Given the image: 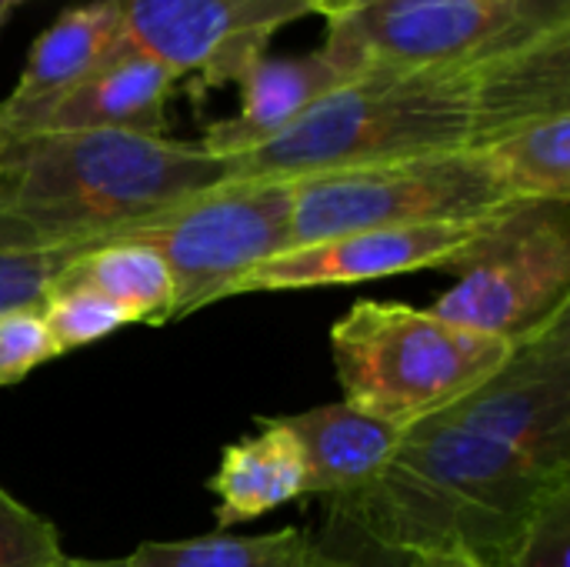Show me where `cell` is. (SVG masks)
I'll return each mask as SVG.
<instances>
[{"label":"cell","mask_w":570,"mask_h":567,"mask_svg":"<svg viewBox=\"0 0 570 567\" xmlns=\"http://www.w3.org/2000/svg\"><path fill=\"white\" fill-rule=\"evenodd\" d=\"M230 160L200 140L37 130L0 144V251L94 247L207 187Z\"/></svg>","instance_id":"6da1fadb"},{"label":"cell","mask_w":570,"mask_h":567,"mask_svg":"<svg viewBox=\"0 0 570 567\" xmlns=\"http://www.w3.org/2000/svg\"><path fill=\"white\" fill-rule=\"evenodd\" d=\"M554 481L518 451L431 418L404 431L374 485L327 505V518L401 558L468 551L501 567Z\"/></svg>","instance_id":"7a4b0ae2"},{"label":"cell","mask_w":570,"mask_h":567,"mask_svg":"<svg viewBox=\"0 0 570 567\" xmlns=\"http://www.w3.org/2000/svg\"><path fill=\"white\" fill-rule=\"evenodd\" d=\"M478 63L444 70L367 67L271 144L230 160V180L307 174L474 147Z\"/></svg>","instance_id":"3957f363"},{"label":"cell","mask_w":570,"mask_h":567,"mask_svg":"<svg viewBox=\"0 0 570 567\" xmlns=\"http://www.w3.org/2000/svg\"><path fill=\"white\" fill-rule=\"evenodd\" d=\"M514 344L448 324L431 307L361 301L331 328L344 401L407 431L481 388Z\"/></svg>","instance_id":"277c9868"},{"label":"cell","mask_w":570,"mask_h":567,"mask_svg":"<svg viewBox=\"0 0 570 567\" xmlns=\"http://www.w3.org/2000/svg\"><path fill=\"white\" fill-rule=\"evenodd\" d=\"M291 184V247L371 227L481 221L521 204H538L518 201L481 150L324 170Z\"/></svg>","instance_id":"5b68a950"},{"label":"cell","mask_w":570,"mask_h":567,"mask_svg":"<svg viewBox=\"0 0 570 567\" xmlns=\"http://www.w3.org/2000/svg\"><path fill=\"white\" fill-rule=\"evenodd\" d=\"M327 43L364 67H474L570 23L568 0H321Z\"/></svg>","instance_id":"8992f818"},{"label":"cell","mask_w":570,"mask_h":567,"mask_svg":"<svg viewBox=\"0 0 570 567\" xmlns=\"http://www.w3.org/2000/svg\"><path fill=\"white\" fill-rule=\"evenodd\" d=\"M291 180H224L107 241H137L167 261L177 291L170 324H177L234 297L254 267L291 251Z\"/></svg>","instance_id":"52a82bcc"},{"label":"cell","mask_w":570,"mask_h":567,"mask_svg":"<svg viewBox=\"0 0 570 567\" xmlns=\"http://www.w3.org/2000/svg\"><path fill=\"white\" fill-rule=\"evenodd\" d=\"M448 324L518 344L570 311L568 204L518 207L431 304Z\"/></svg>","instance_id":"ba28073f"},{"label":"cell","mask_w":570,"mask_h":567,"mask_svg":"<svg viewBox=\"0 0 570 567\" xmlns=\"http://www.w3.org/2000/svg\"><path fill=\"white\" fill-rule=\"evenodd\" d=\"M438 421L518 451L544 478H570V311L518 341L504 364Z\"/></svg>","instance_id":"9c48e42d"},{"label":"cell","mask_w":570,"mask_h":567,"mask_svg":"<svg viewBox=\"0 0 570 567\" xmlns=\"http://www.w3.org/2000/svg\"><path fill=\"white\" fill-rule=\"evenodd\" d=\"M524 207V204H521ZM518 207L454 224H411V227H371L354 234H337L304 247H291L261 267H254L237 287L240 294L261 291H307V287H337L364 284L397 274H417L431 267H461Z\"/></svg>","instance_id":"30bf717a"},{"label":"cell","mask_w":570,"mask_h":567,"mask_svg":"<svg viewBox=\"0 0 570 567\" xmlns=\"http://www.w3.org/2000/svg\"><path fill=\"white\" fill-rule=\"evenodd\" d=\"M127 43L207 94L267 53L271 37L294 17L271 0H114Z\"/></svg>","instance_id":"8fae6325"},{"label":"cell","mask_w":570,"mask_h":567,"mask_svg":"<svg viewBox=\"0 0 570 567\" xmlns=\"http://www.w3.org/2000/svg\"><path fill=\"white\" fill-rule=\"evenodd\" d=\"M364 70L367 67L361 60L327 40L317 50L297 57L264 53L237 77V110L214 120L204 130L200 147L214 157H240L247 150H257L294 127L317 100Z\"/></svg>","instance_id":"7c38bea8"},{"label":"cell","mask_w":570,"mask_h":567,"mask_svg":"<svg viewBox=\"0 0 570 567\" xmlns=\"http://www.w3.org/2000/svg\"><path fill=\"white\" fill-rule=\"evenodd\" d=\"M177 74L154 57L127 47L77 87L63 90L13 134L37 130H124V134H167V104L177 90ZM7 134V137H13Z\"/></svg>","instance_id":"4fadbf2b"},{"label":"cell","mask_w":570,"mask_h":567,"mask_svg":"<svg viewBox=\"0 0 570 567\" xmlns=\"http://www.w3.org/2000/svg\"><path fill=\"white\" fill-rule=\"evenodd\" d=\"M127 33L114 0H90L63 10L33 43L17 77V87L0 100L3 134H13L23 120L77 87L97 67L124 53Z\"/></svg>","instance_id":"5bb4252c"},{"label":"cell","mask_w":570,"mask_h":567,"mask_svg":"<svg viewBox=\"0 0 570 567\" xmlns=\"http://www.w3.org/2000/svg\"><path fill=\"white\" fill-rule=\"evenodd\" d=\"M281 424L297 438L304 454V498L341 505L361 495L394 458L404 431L347 404H317L284 414Z\"/></svg>","instance_id":"9a60e30c"},{"label":"cell","mask_w":570,"mask_h":567,"mask_svg":"<svg viewBox=\"0 0 570 567\" xmlns=\"http://www.w3.org/2000/svg\"><path fill=\"white\" fill-rule=\"evenodd\" d=\"M474 147L534 120L570 114V23L478 63Z\"/></svg>","instance_id":"2e32d148"},{"label":"cell","mask_w":570,"mask_h":567,"mask_svg":"<svg viewBox=\"0 0 570 567\" xmlns=\"http://www.w3.org/2000/svg\"><path fill=\"white\" fill-rule=\"evenodd\" d=\"M304 454L281 418H257V434L224 448L207 491L217 498V528L247 525L267 511L304 498Z\"/></svg>","instance_id":"e0dca14e"},{"label":"cell","mask_w":570,"mask_h":567,"mask_svg":"<svg viewBox=\"0 0 570 567\" xmlns=\"http://www.w3.org/2000/svg\"><path fill=\"white\" fill-rule=\"evenodd\" d=\"M124 561L127 567H354L337 535L324 531L317 538L304 528H281L254 538L217 531L180 541H144Z\"/></svg>","instance_id":"ac0fdd59"},{"label":"cell","mask_w":570,"mask_h":567,"mask_svg":"<svg viewBox=\"0 0 570 567\" xmlns=\"http://www.w3.org/2000/svg\"><path fill=\"white\" fill-rule=\"evenodd\" d=\"M57 284L97 291L130 314L134 324L164 328L174 314V277L167 261L137 241H104L87 247Z\"/></svg>","instance_id":"d6986e66"},{"label":"cell","mask_w":570,"mask_h":567,"mask_svg":"<svg viewBox=\"0 0 570 567\" xmlns=\"http://www.w3.org/2000/svg\"><path fill=\"white\" fill-rule=\"evenodd\" d=\"M481 154L518 201L570 204V114L518 127Z\"/></svg>","instance_id":"ffe728a7"},{"label":"cell","mask_w":570,"mask_h":567,"mask_svg":"<svg viewBox=\"0 0 570 567\" xmlns=\"http://www.w3.org/2000/svg\"><path fill=\"white\" fill-rule=\"evenodd\" d=\"M40 314L60 354L104 341L107 334L134 324L124 307L77 284H53L40 301Z\"/></svg>","instance_id":"44dd1931"},{"label":"cell","mask_w":570,"mask_h":567,"mask_svg":"<svg viewBox=\"0 0 570 567\" xmlns=\"http://www.w3.org/2000/svg\"><path fill=\"white\" fill-rule=\"evenodd\" d=\"M501 567H570V478L541 495Z\"/></svg>","instance_id":"7402d4cb"},{"label":"cell","mask_w":570,"mask_h":567,"mask_svg":"<svg viewBox=\"0 0 570 567\" xmlns=\"http://www.w3.org/2000/svg\"><path fill=\"white\" fill-rule=\"evenodd\" d=\"M0 567H67L57 528L0 485Z\"/></svg>","instance_id":"603a6c76"},{"label":"cell","mask_w":570,"mask_h":567,"mask_svg":"<svg viewBox=\"0 0 570 567\" xmlns=\"http://www.w3.org/2000/svg\"><path fill=\"white\" fill-rule=\"evenodd\" d=\"M80 254L83 247L0 251V314L13 307H37Z\"/></svg>","instance_id":"cb8c5ba5"},{"label":"cell","mask_w":570,"mask_h":567,"mask_svg":"<svg viewBox=\"0 0 570 567\" xmlns=\"http://www.w3.org/2000/svg\"><path fill=\"white\" fill-rule=\"evenodd\" d=\"M60 358L40 304L37 307H13L0 314V388L20 384L40 364Z\"/></svg>","instance_id":"d4e9b609"},{"label":"cell","mask_w":570,"mask_h":567,"mask_svg":"<svg viewBox=\"0 0 570 567\" xmlns=\"http://www.w3.org/2000/svg\"><path fill=\"white\" fill-rule=\"evenodd\" d=\"M327 531L337 535V538L344 541V548L351 551L354 567H401V555L371 545L364 535H357L351 525H344V521H337V518H327Z\"/></svg>","instance_id":"484cf974"},{"label":"cell","mask_w":570,"mask_h":567,"mask_svg":"<svg viewBox=\"0 0 570 567\" xmlns=\"http://www.w3.org/2000/svg\"><path fill=\"white\" fill-rule=\"evenodd\" d=\"M401 567H488L468 551H421V555H404Z\"/></svg>","instance_id":"4316f807"},{"label":"cell","mask_w":570,"mask_h":567,"mask_svg":"<svg viewBox=\"0 0 570 567\" xmlns=\"http://www.w3.org/2000/svg\"><path fill=\"white\" fill-rule=\"evenodd\" d=\"M271 3H277L281 10H287L294 20L297 17H304V13H311V10H317L321 7V0H271Z\"/></svg>","instance_id":"83f0119b"},{"label":"cell","mask_w":570,"mask_h":567,"mask_svg":"<svg viewBox=\"0 0 570 567\" xmlns=\"http://www.w3.org/2000/svg\"><path fill=\"white\" fill-rule=\"evenodd\" d=\"M67 567H127V561H80V558H67Z\"/></svg>","instance_id":"f1b7e54d"},{"label":"cell","mask_w":570,"mask_h":567,"mask_svg":"<svg viewBox=\"0 0 570 567\" xmlns=\"http://www.w3.org/2000/svg\"><path fill=\"white\" fill-rule=\"evenodd\" d=\"M23 0H0V30H3V23H7V17L20 7Z\"/></svg>","instance_id":"f546056e"},{"label":"cell","mask_w":570,"mask_h":567,"mask_svg":"<svg viewBox=\"0 0 570 567\" xmlns=\"http://www.w3.org/2000/svg\"><path fill=\"white\" fill-rule=\"evenodd\" d=\"M3 137H7V134H3V124H0V144H3Z\"/></svg>","instance_id":"4dcf8cb0"}]
</instances>
